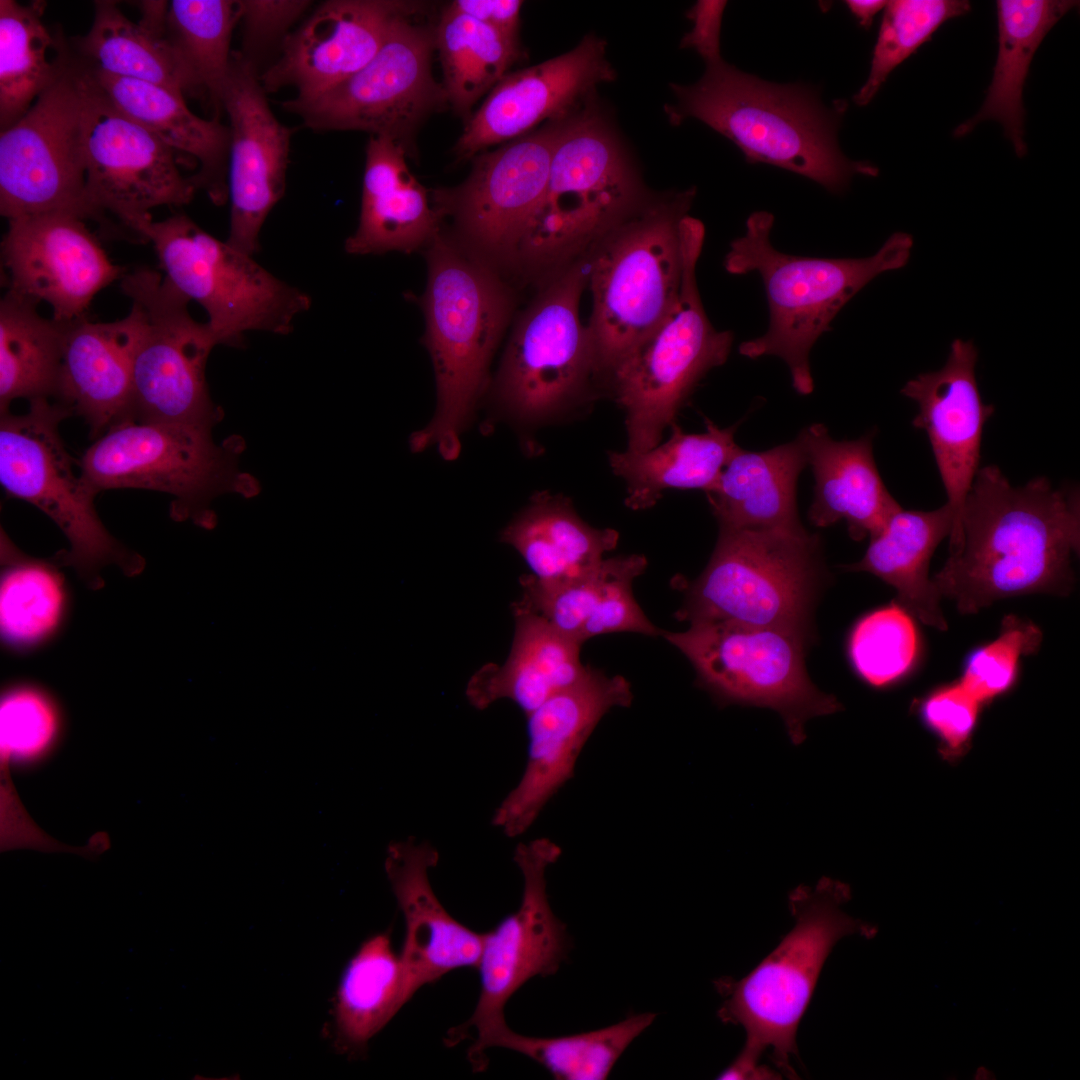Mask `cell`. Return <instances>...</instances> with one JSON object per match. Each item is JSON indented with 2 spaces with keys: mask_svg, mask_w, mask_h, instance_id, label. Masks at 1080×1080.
I'll use <instances>...</instances> for the list:
<instances>
[{
  "mask_svg": "<svg viewBox=\"0 0 1080 1080\" xmlns=\"http://www.w3.org/2000/svg\"><path fill=\"white\" fill-rule=\"evenodd\" d=\"M933 577L963 614L1032 593H1067L1080 543L1078 488L1045 477L1013 486L995 465L979 468Z\"/></svg>",
  "mask_w": 1080,
  "mask_h": 1080,
  "instance_id": "6da1fadb",
  "label": "cell"
},
{
  "mask_svg": "<svg viewBox=\"0 0 1080 1080\" xmlns=\"http://www.w3.org/2000/svg\"><path fill=\"white\" fill-rule=\"evenodd\" d=\"M705 64L696 83L670 84L676 101L664 111L671 125L697 119L731 140L749 163L786 169L833 193L845 191L855 175H878L875 165L850 160L838 145L845 101L828 108L806 86L762 80L722 56Z\"/></svg>",
  "mask_w": 1080,
  "mask_h": 1080,
  "instance_id": "7a4b0ae2",
  "label": "cell"
},
{
  "mask_svg": "<svg viewBox=\"0 0 1080 1080\" xmlns=\"http://www.w3.org/2000/svg\"><path fill=\"white\" fill-rule=\"evenodd\" d=\"M427 284L420 304L423 344L436 381L431 421L409 440L413 452L436 447L448 461L486 388L490 363L515 306L500 271L470 255L443 231L425 251Z\"/></svg>",
  "mask_w": 1080,
  "mask_h": 1080,
  "instance_id": "3957f363",
  "label": "cell"
},
{
  "mask_svg": "<svg viewBox=\"0 0 1080 1080\" xmlns=\"http://www.w3.org/2000/svg\"><path fill=\"white\" fill-rule=\"evenodd\" d=\"M650 199L595 95L568 117L542 201L507 267L540 285L588 257Z\"/></svg>",
  "mask_w": 1080,
  "mask_h": 1080,
  "instance_id": "277c9868",
  "label": "cell"
},
{
  "mask_svg": "<svg viewBox=\"0 0 1080 1080\" xmlns=\"http://www.w3.org/2000/svg\"><path fill=\"white\" fill-rule=\"evenodd\" d=\"M850 899L849 885L829 877L814 888L798 886L789 894L795 925L777 948L739 981L715 982L725 997L719 1018L746 1032L741 1053L717 1079H773L775 1072L758 1064L764 1052L784 1074L796 1078L789 1063L791 1055L797 1056L796 1030L828 954L845 936L871 940L879 931L877 924L843 910Z\"/></svg>",
  "mask_w": 1080,
  "mask_h": 1080,
  "instance_id": "5b68a950",
  "label": "cell"
},
{
  "mask_svg": "<svg viewBox=\"0 0 1080 1080\" xmlns=\"http://www.w3.org/2000/svg\"><path fill=\"white\" fill-rule=\"evenodd\" d=\"M773 224L771 213L753 212L745 233L730 243L724 258V268L730 274L760 275L769 308L767 331L742 342L739 353L750 359L767 355L781 358L789 368L795 391L808 395L814 389L809 355L815 342L871 280L908 263L913 238L896 232L865 258L804 257L774 248L770 239Z\"/></svg>",
  "mask_w": 1080,
  "mask_h": 1080,
  "instance_id": "8992f818",
  "label": "cell"
},
{
  "mask_svg": "<svg viewBox=\"0 0 1080 1080\" xmlns=\"http://www.w3.org/2000/svg\"><path fill=\"white\" fill-rule=\"evenodd\" d=\"M695 193L690 188L651 197L588 255L587 328L598 374L609 375L676 304L684 268L682 221Z\"/></svg>",
  "mask_w": 1080,
  "mask_h": 1080,
  "instance_id": "52a82bcc",
  "label": "cell"
},
{
  "mask_svg": "<svg viewBox=\"0 0 1080 1080\" xmlns=\"http://www.w3.org/2000/svg\"><path fill=\"white\" fill-rule=\"evenodd\" d=\"M826 570L819 534L790 528L720 527L712 556L686 584L675 617L772 627L811 639Z\"/></svg>",
  "mask_w": 1080,
  "mask_h": 1080,
  "instance_id": "ba28073f",
  "label": "cell"
},
{
  "mask_svg": "<svg viewBox=\"0 0 1080 1080\" xmlns=\"http://www.w3.org/2000/svg\"><path fill=\"white\" fill-rule=\"evenodd\" d=\"M205 426L127 421L110 428L83 454L80 475L93 492L120 488L158 491L173 497L174 520L205 529L216 524L212 501L226 493L245 498L258 481L239 468L245 448L239 436L221 444Z\"/></svg>",
  "mask_w": 1080,
  "mask_h": 1080,
  "instance_id": "9c48e42d",
  "label": "cell"
},
{
  "mask_svg": "<svg viewBox=\"0 0 1080 1080\" xmlns=\"http://www.w3.org/2000/svg\"><path fill=\"white\" fill-rule=\"evenodd\" d=\"M682 224L684 268L677 302L656 330L608 375L626 414L627 450L632 452L659 444L696 385L727 361L733 344L732 332L711 324L697 286L705 227L690 215Z\"/></svg>",
  "mask_w": 1080,
  "mask_h": 1080,
  "instance_id": "30bf717a",
  "label": "cell"
},
{
  "mask_svg": "<svg viewBox=\"0 0 1080 1080\" xmlns=\"http://www.w3.org/2000/svg\"><path fill=\"white\" fill-rule=\"evenodd\" d=\"M588 257L539 285L517 319L493 386L498 408L522 424L550 421L583 397L597 361L580 301Z\"/></svg>",
  "mask_w": 1080,
  "mask_h": 1080,
  "instance_id": "8fae6325",
  "label": "cell"
},
{
  "mask_svg": "<svg viewBox=\"0 0 1080 1080\" xmlns=\"http://www.w3.org/2000/svg\"><path fill=\"white\" fill-rule=\"evenodd\" d=\"M150 242L165 277L208 315L218 345L239 347L244 334L286 335L310 309V296L271 274L248 255L220 241L185 214L153 219L139 229Z\"/></svg>",
  "mask_w": 1080,
  "mask_h": 1080,
  "instance_id": "7c38bea8",
  "label": "cell"
},
{
  "mask_svg": "<svg viewBox=\"0 0 1080 1080\" xmlns=\"http://www.w3.org/2000/svg\"><path fill=\"white\" fill-rule=\"evenodd\" d=\"M29 403L25 414L1 413L3 489L56 523L70 544L58 561L73 566L92 586L100 584L98 573L106 565L116 564L129 575L140 572L143 559L106 530L94 506L97 494L74 472L59 432L60 423L72 412L45 398Z\"/></svg>",
  "mask_w": 1080,
  "mask_h": 1080,
  "instance_id": "4fadbf2b",
  "label": "cell"
},
{
  "mask_svg": "<svg viewBox=\"0 0 1080 1080\" xmlns=\"http://www.w3.org/2000/svg\"><path fill=\"white\" fill-rule=\"evenodd\" d=\"M697 674L698 684L721 705L766 707L782 718L794 745L805 724L842 710L834 695L809 678L805 651L810 638L772 627L726 621L691 623L683 632H662Z\"/></svg>",
  "mask_w": 1080,
  "mask_h": 1080,
  "instance_id": "5bb4252c",
  "label": "cell"
},
{
  "mask_svg": "<svg viewBox=\"0 0 1080 1080\" xmlns=\"http://www.w3.org/2000/svg\"><path fill=\"white\" fill-rule=\"evenodd\" d=\"M121 289L140 317L132 372L131 421L213 428L223 417L211 399L206 364L218 342L190 314L188 297L159 272L125 273Z\"/></svg>",
  "mask_w": 1080,
  "mask_h": 1080,
  "instance_id": "9a60e30c",
  "label": "cell"
},
{
  "mask_svg": "<svg viewBox=\"0 0 1080 1080\" xmlns=\"http://www.w3.org/2000/svg\"><path fill=\"white\" fill-rule=\"evenodd\" d=\"M84 92L78 58L64 41L55 81L0 134V213L8 220L67 212L95 220L86 198Z\"/></svg>",
  "mask_w": 1080,
  "mask_h": 1080,
  "instance_id": "2e32d148",
  "label": "cell"
},
{
  "mask_svg": "<svg viewBox=\"0 0 1080 1080\" xmlns=\"http://www.w3.org/2000/svg\"><path fill=\"white\" fill-rule=\"evenodd\" d=\"M560 855V847L548 838L520 843L514 851L524 882L520 906L483 933L476 1008L445 1040L453 1046L472 1038L467 1054L476 1072L487 1067L485 1052L496 1033L507 1026L504 1008L509 998L532 977L556 973L567 959L569 935L553 913L546 889L547 869Z\"/></svg>",
  "mask_w": 1080,
  "mask_h": 1080,
  "instance_id": "e0dca14e",
  "label": "cell"
},
{
  "mask_svg": "<svg viewBox=\"0 0 1080 1080\" xmlns=\"http://www.w3.org/2000/svg\"><path fill=\"white\" fill-rule=\"evenodd\" d=\"M417 13V12H416ZM398 18L376 55L361 70L312 98L284 101V110L315 131H363L406 150L416 126L446 101L431 73L435 32Z\"/></svg>",
  "mask_w": 1080,
  "mask_h": 1080,
  "instance_id": "ac0fdd59",
  "label": "cell"
},
{
  "mask_svg": "<svg viewBox=\"0 0 1080 1080\" xmlns=\"http://www.w3.org/2000/svg\"><path fill=\"white\" fill-rule=\"evenodd\" d=\"M570 115L479 155L463 183L434 190L431 200L441 224L449 219L453 227L444 233L493 268L507 266L542 201Z\"/></svg>",
  "mask_w": 1080,
  "mask_h": 1080,
  "instance_id": "d6986e66",
  "label": "cell"
},
{
  "mask_svg": "<svg viewBox=\"0 0 1080 1080\" xmlns=\"http://www.w3.org/2000/svg\"><path fill=\"white\" fill-rule=\"evenodd\" d=\"M78 60L87 202L95 221L102 224L110 214L139 237L140 227L152 220L151 209L186 205L197 189L181 174L174 150L117 110Z\"/></svg>",
  "mask_w": 1080,
  "mask_h": 1080,
  "instance_id": "ffe728a7",
  "label": "cell"
},
{
  "mask_svg": "<svg viewBox=\"0 0 1080 1080\" xmlns=\"http://www.w3.org/2000/svg\"><path fill=\"white\" fill-rule=\"evenodd\" d=\"M630 683L590 667L572 687L528 714L526 767L516 787L497 807L492 822L508 837L522 835L547 802L572 778L577 759L602 717L630 706Z\"/></svg>",
  "mask_w": 1080,
  "mask_h": 1080,
  "instance_id": "44dd1931",
  "label": "cell"
},
{
  "mask_svg": "<svg viewBox=\"0 0 1080 1080\" xmlns=\"http://www.w3.org/2000/svg\"><path fill=\"white\" fill-rule=\"evenodd\" d=\"M220 106L231 134L225 241L253 256L263 224L285 192L292 129L275 117L255 65L241 52H232Z\"/></svg>",
  "mask_w": 1080,
  "mask_h": 1080,
  "instance_id": "7402d4cb",
  "label": "cell"
},
{
  "mask_svg": "<svg viewBox=\"0 0 1080 1080\" xmlns=\"http://www.w3.org/2000/svg\"><path fill=\"white\" fill-rule=\"evenodd\" d=\"M1 255L8 290L48 303L58 321L86 316L94 296L125 274L85 220L67 212L8 220Z\"/></svg>",
  "mask_w": 1080,
  "mask_h": 1080,
  "instance_id": "603a6c76",
  "label": "cell"
},
{
  "mask_svg": "<svg viewBox=\"0 0 1080 1080\" xmlns=\"http://www.w3.org/2000/svg\"><path fill=\"white\" fill-rule=\"evenodd\" d=\"M616 75L606 55V42L586 35L564 54L505 75L468 120L455 151L469 158L519 138L543 122L567 117Z\"/></svg>",
  "mask_w": 1080,
  "mask_h": 1080,
  "instance_id": "cb8c5ba5",
  "label": "cell"
},
{
  "mask_svg": "<svg viewBox=\"0 0 1080 1080\" xmlns=\"http://www.w3.org/2000/svg\"><path fill=\"white\" fill-rule=\"evenodd\" d=\"M418 7L408 1H327L286 36L278 60L259 76L261 85L266 92L292 87L300 99L322 94L369 63L392 24Z\"/></svg>",
  "mask_w": 1080,
  "mask_h": 1080,
  "instance_id": "d4e9b609",
  "label": "cell"
},
{
  "mask_svg": "<svg viewBox=\"0 0 1080 1080\" xmlns=\"http://www.w3.org/2000/svg\"><path fill=\"white\" fill-rule=\"evenodd\" d=\"M977 359L972 341L955 339L941 369L919 374L901 389L919 406L912 425L928 435L947 503L954 511L953 526L979 469L983 426L995 411L982 401Z\"/></svg>",
  "mask_w": 1080,
  "mask_h": 1080,
  "instance_id": "484cf974",
  "label": "cell"
},
{
  "mask_svg": "<svg viewBox=\"0 0 1080 1080\" xmlns=\"http://www.w3.org/2000/svg\"><path fill=\"white\" fill-rule=\"evenodd\" d=\"M439 854L429 842L414 838L389 844L385 872L405 922L400 955L404 1000L452 970L477 968L483 933L453 918L435 895L429 870Z\"/></svg>",
  "mask_w": 1080,
  "mask_h": 1080,
  "instance_id": "4316f807",
  "label": "cell"
},
{
  "mask_svg": "<svg viewBox=\"0 0 1080 1080\" xmlns=\"http://www.w3.org/2000/svg\"><path fill=\"white\" fill-rule=\"evenodd\" d=\"M140 317L131 306L113 322L67 321L55 399L80 415L91 436L131 421L132 372Z\"/></svg>",
  "mask_w": 1080,
  "mask_h": 1080,
  "instance_id": "83f0119b",
  "label": "cell"
},
{
  "mask_svg": "<svg viewBox=\"0 0 1080 1080\" xmlns=\"http://www.w3.org/2000/svg\"><path fill=\"white\" fill-rule=\"evenodd\" d=\"M646 566L644 556L633 554L603 559L589 571L560 581L543 582L524 575L518 603L580 645L610 633L656 636L662 631L644 614L632 590Z\"/></svg>",
  "mask_w": 1080,
  "mask_h": 1080,
  "instance_id": "f1b7e54d",
  "label": "cell"
},
{
  "mask_svg": "<svg viewBox=\"0 0 1080 1080\" xmlns=\"http://www.w3.org/2000/svg\"><path fill=\"white\" fill-rule=\"evenodd\" d=\"M406 153L391 138L370 136L359 223L344 243L348 254L412 253L427 247L441 231L439 214L411 173Z\"/></svg>",
  "mask_w": 1080,
  "mask_h": 1080,
  "instance_id": "f546056e",
  "label": "cell"
},
{
  "mask_svg": "<svg viewBox=\"0 0 1080 1080\" xmlns=\"http://www.w3.org/2000/svg\"><path fill=\"white\" fill-rule=\"evenodd\" d=\"M798 436L815 479L810 522L825 528L844 520L855 541L877 536L902 507L878 472L873 433L837 441L823 424H813Z\"/></svg>",
  "mask_w": 1080,
  "mask_h": 1080,
  "instance_id": "4dcf8cb0",
  "label": "cell"
},
{
  "mask_svg": "<svg viewBox=\"0 0 1080 1080\" xmlns=\"http://www.w3.org/2000/svg\"><path fill=\"white\" fill-rule=\"evenodd\" d=\"M83 64L92 81L117 110L174 151L193 156L199 164V171L190 176L196 189L205 191L215 205L225 204L229 199V126L217 119L198 117L186 106L184 95L166 87L118 77Z\"/></svg>",
  "mask_w": 1080,
  "mask_h": 1080,
  "instance_id": "1f68e13d",
  "label": "cell"
},
{
  "mask_svg": "<svg viewBox=\"0 0 1080 1080\" xmlns=\"http://www.w3.org/2000/svg\"><path fill=\"white\" fill-rule=\"evenodd\" d=\"M515 633L502 665L486 664L469 680L466 697L477 709L501 699L514 702L527 716L552 696L578 683L590 666L580 660L582 645L546 620L513 605Z\"/></svg>",
  "mask_w": 1080,
  "mask_h": 1080,
  "instance_id": "d6a6232c",
  "label": "cell"
},
{
  "mask_svg": "<svg viewBox=\"0 0 1080 1080\" xmlns=\"http://www.w3.org/2000/svg\"><path fill=\"white\" fill-rule=\"evenodd\" d=\"M806 465L807 456L799 436L761 452L738 447L706 492L720 527H802L796 488Z\"/></svg>",
  "mask_w": 1080,
  "mask_h": 1080,
  "instance_id": "836d02e7",
  "label": "cell"
},
{
  "mask_svg": "<svg viewBox=\"0 0 1080 1080\" xmlns=\"http://www.w3.org/2000/svg\"><path fill=\"white\" fill-rule=\"evenodd\" d=\"M954 511L946 503L931 511H897L884 529L870 539L863 558L848 571L874 574L897 591V603L922 623L946 630L940 595L928 570L938 544L950 536Z\"/></svg>",
  "mask_w": 1080,
  "mask_h": 1080,
  "instance_id": "e575fe53",
  "label": "cell"
},
{
  "mask_svg": "<svg viewBox=\"0 0 1080 1080\" xmlns=\"http://www.w3.org/2000/svg\"><path fill=\"white\" fill-rule=\"evenodd\" d=\"M1077 3L1070 0L997 1L999 49L992 81L979 112L956 127L955 137L967 135L983 121L995 120L1002 125L1017 156L1026 154L1022 94L1030 64L1049 30Z\"/></svg>",
  "mask_w": 1080,
  "mask_h": 1080,
  "instance_id": "d590c367",
  "label": "cell"
},
{
  "mask_svg": "<svg viewBox=\"0 0 1080 1080\" xmlns=\"http://www.w3.org/2000/svg\"><path fill=\"white\" fill-rule=\"evenodd\" d=\"M706 431L686 433L674 422L666 442L644 452H610L612 471L627 486L625 503L633 510L647 509L669 489L708 492L739 447L737 425L720 429L705 418Z\"/></svg>",
  "mask_w": 1080,
  "mask_h": 1080,
  "instance_id": "8d00e7d4",
  "label": "cell"
},
{
  "mask_svg": "<svg viewBox=\"0 0 1080 1080\" xmlns=\"http://www.w3.org/2000/svg\"><path fill=\"white\" fill-rule=\"evenodd\" d=\"M500 538L522 556L534 578L553 582L597 566L617 546L619 534L588 525L566 497L541 492L503 529Z\"/></svg>",
  "mask_w": 1080,
  "mask_h": 1080,
  "instance_id": "74e56055",
  "label": "cell"
},
{
  "mask_svg": "<svg viewBox=\"0 0 1080 1080\" xmlns=\"http://www.w3.org/2000/svg\"><path fill=\"white\" fill-rule=\"evenodd\" d=\"M71 45L84 63L108 74L154 83L182 95L197 92L165 33L133 22L115 1H94L90 29L72 38Z\"/></svg>",
  "mask_w": 1080,
  "mask_h": 1080,
  "instance_id": "f35d334b",
  "label": "cell"
},
{
  "mask_svg": "<svg viewBox=\"0 0 1080 1080\" xmlns=\"http://www.w3.org/2000/svg\"><path fill=\"white\" fill-rule=\"evenodd\" d=\"M39 302L8 290L0 301V412L12 401L55 398L67 321L45 318Z\"/></svg>",
  "mask_w": 1080,
  "mask_h": 1080,
  "instance_id": "ab89813d",
  "label": "cell"
},
{
  "mask_svg": "<svg viewBox=\"0 0 1080 1080\" xmlns=\"http://www.w3.org/2000/svg\"><path fill=\"white\" fill-rule=\"evenodd\" d=\"M400 955L389 932L368 938L346 966L334 1004L335 1044L341 1051L364 1050L405 1005Z\"/></svg>",
  "mask_w": 1080,
  "mask_h": 1080,
  "instance_id": "60d3db41",
  "label": "cell"
},
{
  "mask_svg": "<svg viewBox=\"0 0 1080 1080\" xmlns=\"http://www.w3.org/2000/svg\"><path fill=\"white\" fill-rule=\"evenodd\" d=\"M45 2L0 0V128L18 122L62 67L61 35L42 20Z\"/></svg>",
  "mask_w": 1080,
  "mask_h": 1080,
  "instance_id": "b9f144b4",
  "label": "cell"
},
{
  "mask_svg": "<svg viewBox=\"0 0 1080 1080\" xmlns=\"http://www.w3.org/2000/svg\"><path fill=\"white\" fill-rule=\"evenodd\" d=\"M445 99L460 114L507 75L521 56L519 40L456 10L442 12L435 30Z\"/></svg>",
  "mask_w": 1080,
  "mask_h": 1080,
  "instance_id": "7bdbcfd3",
  "label": "cell"
},
{
  "mask_svg": "<svg viewBox=\"0 0 1080 1080\" xmlns=\"http://www.w3.org/2000/svg\"><path fill=\"white\" fill-rule=\"evenodd\" d=\"M4 566L0 585V627L15 647H30L59 626L66 607L62 576L51 564L20 553L1 537Z\"/></svg>",
  "mask_w": 1080,
  "mask_h": 1080,
  "instance_id": "ee69618b",
  "label": "cell"
},
{
  "mask_svg": "<svg viewBox=\"0 0 1080 1080\" xmlns=\"http://www.w3.org/2000/svg\"><path fill=\"white\" fill-rule=\"evenodd\" d=\"M240 19L239 1L168 3L165 37L189 71L197 91L207 93L217 106L230 68L233 29Z\"/></svg>",
  "mask_w": 1080,
  "mask_h": 1080,
  "instance_id": "f6af8a7d",
  "label": "cell"
},
{
  "mask_svg": "<svg viewBox=\"0 0 1080 1080\" xmlns=\"http://www.w3.org/2000/svg\"><path fill=\"white\" fill-rule=\"evenodd\" d=\"M655 1013L630 1015L601 1029L559 1037L518 1034L508 1026L492 1039L490 1047H503L534 1060L555 1079L604 1080L627 1047L654 1021Z\"/></svg>",
  "mask_w": 1080,
  "mask_h": 1080,
  "instance_id": "bcb514c9",
  "label": "cell"
},
{
  "mask_svg": "<svg viewBox=\"0 0 1080 1080\" xmlns=\"http://www.w3.org/2000/svg\"><path fill=\"white\" fill-rule=\"evenodd\" d=\"M918 651L913 616L896 601L860 617L847 640L853 670L874 688L889 687L903 679L913 668Z\"/></svg>",
  "mask_w": 1080,
  "mask_h": 1080,
  "instance_id": "7dc6e473",
  "label": "cell"
},
{
  "mask_svg": "<svg viewBox=\"0 0 1080 1080\" xmlns=\"http://www.w3.org/2000/svg\"><path fill=\"white\" fill-rule=\"evenodd\" d=\"M970 11L965 0L888 1L874 46L869 76L853 96L859 106L867 105L890 73L906 60L947 20Z\"/></svg>",
  "mask_w": 1080,
  "mask_h": 1080,
  "instance_id": "c3c4849f",
  "label": "cell"
},
{
  "mask_svg": "<svg viewBox=\"0 0 1080 1080\" xmlns=\"http://www.w3.org/2000/svg\"><path fill=\"white\" fill-rule=\"evenodd\" d=\"M60 712L43 690L24 685L7 690L0 704L1 769L36 763L59 738Z\"/></svg>",
  "mask_w": 1080,
  "mask_h": 1080,
  "instance_id": "681fc988",
  "label": "cell"
},
{
  "mask_svg": "<svg viewBox=\"0 0 1080 1080\" xmlns=\"http://www.w3.org/2000/svg\"><path fill=\"white\" fill-rule=\"evenodd\" d=\"M1041 640L1035 624L1006 616L998 637L968 656L959 682L981 704L1005 694L1016 681L1021 657L1034 653Z\"/></svg>",
  "mask_w": 1080,
  "mask_h": 1080,
  "instance_id": "f907efd6",
  "label": "cell"
},
{
  "mask_svg": "<svg viewBox=\"0 0 1080 1080\" xmlns=\"http://www.w3.org/2000/svg\"><path fill=\"white\" fill-rule=\"evenodd\" d=\"M981 706L959 681L932 690L918 703V715L946 760L955 761L969 748Z\"/></svg>",
  "mask_w": 1080,
  "mask_h": 1080,
  "instance_id": "816d5d0a",
  "label": "cell"
},
{
  "mask_svg": "<svg viewBox=\"0 0 1080 1080\" xmlns=\"http://www.w3.org/2000/svg\"><path fill=\"white\" fill-rule=\"evenodd\" d=\"M240 2L244 28L242 53L248 60L281 36L310 5L309 1L243 0Z\"/></svg>",
  "mask_w": 1080,
  "mask_h": 1080,
  "instance_id": "f5cc1de1",
  "label": "cell"
},
{
  "mask_svg": "<svg viewBox=\"0 0 1080 1080\" xmlns=\"http://www.w3.org/2000/svg\"><path fill=\"white\" fill-rule=\"evenodd\" d=\"M726 1L702 0L687 11L693 22L690 32L681 41V48L695 50L703 61L721 56V27Z\"/></svg>",
  "mask_w": 1080,
  "mask_h": 1080,
  "instance_id": "db71d44e",
  "label": "cell"
},
{
  "mask_svg": "<svg viewBox=\"0 0 1080 1080\" xmlns=\"http://www.w3.org/2000/svg\"><path fill=\"white\" fill-rule=\"evenodd\" d=\"M451 5L502 34L518 39L522 1L456 0Z\"/></svg>",
  "mask_w": 1080,
  "mask_h": 1080,
  "instance_id": "11a10c76",
  "label": "cell"
},
{
  "mask_svg": "<svg viewBox=\"0 0 1080 1080\" xmlns=\"http://www.w3.org/2000/svg\"><path fill=\"white\" fill-rule=\"evenodd\" d=\"M850 12L858 20L859 24L869 29L875 15L885 8L887 1L882 0H848L845 2Z\"/></svg>",
  "mask_w": 1080,
  "mask_h": 1080,
  "instance_id": "9f6ffc18",
  "label": "cell"
},
{
  "mask_svg": "<svg viewBox=\"0 0 1080 1080\" xmlns=\"http://www.w3.org/2000/svg\"><path fill=\"white\" fill-rule=\"evenodd\" d=\"M971 1078L973 1080H995L997 1079V1074L989 1066L980 1064L974 1068Z\"/></svg>",
  "mask_w": 1080,
  "mask_h": 1080,
  "instance_id": "6f0895ef",
  "label": "cell"
}]
</instances>
